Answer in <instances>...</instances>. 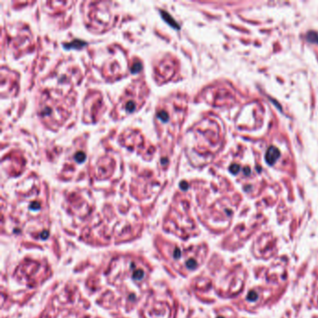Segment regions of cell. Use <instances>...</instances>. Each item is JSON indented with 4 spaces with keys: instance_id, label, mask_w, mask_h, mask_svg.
Masks as SVG:
<instances>
[{
    "instance_id": "obj_4",
    "label": "cell",
    "mask_w": 318,
    "mask_h": 318,
    "mask_svg": "<svg viewBox=\"0 0 318 318\" xmlns=\"http://www.w3.org/2000/svg\"><path fill=\"white\" fill-rule=\"evenodd\" d=\"M257 297H258V296H257V294H256L255 292H250V293H249V296H248V300H255L257 299Z\"/></svg>"
},
{
    "instance_id": "obj_1",
    "label": "cell",
    "mask_w": 318,
    "mask_h": 318,
    "mask_svg": "<svg viewBox=\"0 0 318 318\" xmlns=\"http://www.w3.org/2000/svg\"><path fill=\"white\" fill-rule=\"evenodd\" d=\"M280 151L275 147H270L266 152V161L269 164H273L280 157Z\"/></svg>"
},
{
    "instance_id": "obj_2",
    "label": "cell",
    "mask_w": 318,
    "mask_h": 318,
    "mask_svg": "<svg viewBox=\"0 0 318 318\" xmlns=\"http://www.w3.org/2000/svg\"><path fill=\"white\" fill-rule=\"evenodd\" d=\"M76 156V161H82L85 160V154L82 152H79Z\"/></svg>"
},
{
    "instance_id": "obj_5",
    "label": "cell",
    "mask_w": 318,
    "mask_h": 318,
    "mask_svg": "<svg viewBox=\"0 0 318 318\" xmlns=\"http://www.w3.org/2000/svg\"><path fill=\"white\" fill-rule=\"evenodd\" d=\"M245 170V174H250V173H249V169H248L247 167H246Z\"/></svg>"
},
{
    "instance_id": "obj_3",
    "label": "cell",
    "mask_w": 318,
    "mask_h": 318,
    "mask_svg": "<svg viewBox=\"0 0 318 318\" xmlns=\"http://www.w3.org/2000/svg\"><path fill=\"white\" fill-rule=\"evenodd\" d=\"M229 169H231V171L232 173H237L239 171V169H240V166L238 165V164H233V165L231 166V168H229Z\"/></svg>"
}]
</instances>
